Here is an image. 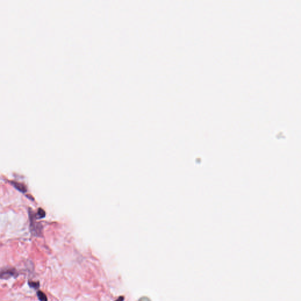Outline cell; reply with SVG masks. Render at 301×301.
<instances>
[{"label": "cell", "instance_id": "cell-1", "mask_svg": "<svg viewBox=\"0 0 301 301\" xmlns=\"http://www.w3.org/2000/svg\"><path fill=\"white\" fill-rule=\"evenodd\" d=\"M19 272L14 268H4L0 269V279H7L11 277H17Z\"/></svg>", "mask_w": 301, "mask_h": 301}, {"label": "cell", "instance_id": "cell-2", "mask_svg": "<svg viewBox=\"0 0 301 301\" xmlns=\"http://www.w3.org/2000/svg\"><path fill=\"white\" fill-rule=\"evenodd\" d=\"M11 183L13 185L14 187L15 188L19 191L23 193H25L27 192V188L24 185H23L21 183H16V182H12Z\"/></svg>", "mask_w": 301, "mask_h": 301}, {"label": "cell", "instance_id": "cell-3", "mask_svg": "<svg viewBox=\"0 0 301 301\" xmlns=\"http://www.w3.org/2000/svg\"><path fill=\"white\" fill-rule=\"evenodd\" d=\"M34 216L37 219L44 218L46 216V212L44 211V210L43 209L39 208V210H38L37 214H36Z\"/></svg>", "mask_w": 301, "mask_h": 301}, {"label": "cell", "instance_id": "cell-4", "mask_svg": "<svg viewBox=\"0 0 301 301\" xmlns=\"http://www.w3.org/2000/svg\"><path fill=\"white\" fill-rule=\"evenodd\" d=\"M37 297L40 301H47L48 299L46 294L41 291H38L37 292Z\"/></svg>", "mask_w": 301, "mask_h": 301}, {"label": "cell", "instance_id": "cell-5", "mask_svg": "<svg viewBox=\"0 0 301 301\" xmlns=\"http://www.w3.org/2000/svg\"><path fill=\"white\" fill-rule=\"evenodd\" d=\"M28 284H29V286L31 287H32L35 289H38V287H40V283L39 282H34V281H28Z\"/></svg>", "mask_w": 301, "mask_h": 301}, {"label": "cell", "instance_id": "cell-6", "mask_svg": "<svg viewBox=\"0 0 301 301\" xmlns=\"http://www.w3.org/2000/svg\"><path fill=\"white\" fill-rule=\"evenodd\" d=\"M138 301H150V299L149 298L146 297H141Z\"/></svg>", "mask_w": 301, "mask_h": 301}, {"label": "cell", "instance_id": "cell-7", "mask_svg": "<svg viewBox=\"0 0 301 301\" xmlns=\"http://www.w3.org/2000/svg\"><path fill=\"white\" fill-rule=\"evenodd\" d=\"M124 299H125V298L123 296H120L116 301H123Z\"/></svg>", "mask_w": 301, "mask_h": 301}]
</instances>
